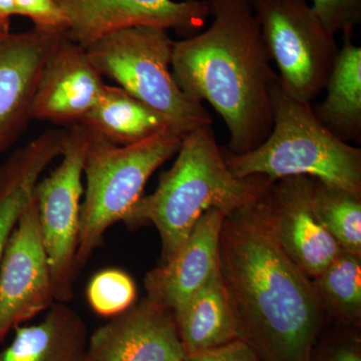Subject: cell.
<instances>
[{
  "instance_id": "obj_19",
  "label": "cell",
  "mask_w": 361,
  "mask_h": 361,
  "mask_svg": "<svg viewBox=\"0 0 361 361\" xmlns=\"http://www.w3.org/2000/svg\"><path fill=\"white\" fill-rule=\"evenodd\" d=\"M78 123L120 146L144 141L172 128L177 129L167 118L122 87L108 85Z\"/></svg>"
},
{
  "instance_id": "obj_25",
  "label": "cell",
  "mask_w": 361,
  "mask_h": 361,
  "mask_svg": "<svg viewBox=\"0 0 361 361\" xmlns=\"http://www.w3.org/2000/svg\"><path fill=\"white\" fill-rule=\"evenodd\" d=\"M325 338L323 330L311 353L310 361H361V342L357 329Z\"/></svg>"
},
{
  "instance_id": "obj_24",
  "label": "cell",
  "mask_w": 361,
  "mask_h": 361,
  "mask_svg": "<svg viewBox=\"0 0 361 361\" xmlns=\"http://www.w3.org/2000/svg\"><path fill=\"white\" fill-rule=\"evenodd\" d=\"M312 8L331 35L353 37L361 23V0H312Z\"/></svg>"
},
{
  "instance_id": "obj_15",
  "label": "cell",
  "mask_w": 361,
  "mask_h": 361,
  "mask_svg": "<svg viewBox=\"0 0 361 361\" xmlns=\"http://www.w3.org/2000/svg\"><path fill=\"white\" fill-rule=\"evenodd\" d=\"M225 214L210 209L199 218L186 241L145 277L147 298L176 315L219 268Z\"/></svg>"
},
{
  "instance_id": "obj_12",
  "label": "cell",
  "mask_w": 361,
  "mask_h": 361,
  "mask_svg": "<svg viewBox=\"0 0 361 361\" xmlns=\"http://www.w3.org/2000/svg\"><path fill=\"white\" fill-rule=\"evenodd\" d=\"M175 315L142 299L97 329L87 342V361H184Z\"/></svg>"
},
{
  "instance_id": "obj_16",
  "label": "cell",
  "mask_w": 361,
  "mask_h": 361,
  "mask_svg": "<svg viewBox=\"0 0 361 361\" xmlns=\"http://www.w3.org/2000/svg\"><path fill=\"white\" fill-rule=\"evenodd\" d=\"M66 135L68 130H47L0 166V262L40 175L63 154Z\"/></svg>"
},
{
  "instance_id": "obj_27",
  "label": "cell",
  "mask_w": 361,
  "mask_h": 361,
  "mask_svg": "<svg viewBox=\"0 0 361 361\" xmlns=\"http://www.w3.org/2000/svg\"><path fill=\"white\" fill-rule=\"evenodd\" d=\"M184 361H262L257 353L246 343L238 339L196 355H186Z\"/></svg>"
},
{
  "instance_id": "obj_17",
  "label": "cell",
  "mask_w": 361,
  "mask_h": 361,
  "mask_svg": "<svg viewBox=\"0 0 361 361\" xmlns=\"http://www.w3.org/2000/svg\"><path fill=\"white\" fill-rule=\"evenodd\" d=\"M0 361H87V326L77 311L54 302L37 324L18 325Z\"/></svg>"
},
{
  "instance_id": "obj_3",
  "label": "cell",
  "mask_w": 361,
  "mask_h": 361,
  "mask_svg": "<svg viewBox=\"0 0 361 361\" xmlns=\"http://www.w3.org/2000/svg\"><path fill=\"white\" fill-rule=\"evenodd\" d=\"M273 182L264 176L233 174L212 125L205 126L185 135L172 168L161 173L154 193L137 201L125 223L155 226L164 263L186 241L206 211L218 209L229 215L258 201Z\"/></svg>"
},
{
  "instance_id": "obj_21",
  "label": "cell",
  "mask_w": 361,
  "mask_h": 361,
  "mask_svg": "<svg viewBox=\"0 0 361 361\" xmlns=\"http://www.w3.org/2000/svg\"><path fill=\"white\" fill-rule=\"evenodd\" d=\"M311 282L324 313L344 326L360 329L361 256L341 250Z\"/></svg>"
},
{
  "instance_id": "obj_9",
  "label": "cell",
  "mask_w": 361,
  "mask_h": 361,
  "mask_svg": "<svg viewBox=\"0 0 361 361\" xmlns=\"http://www.w3.org/2000/svg\"><path fill=\"white\" fill-rule=\"evenodd\" d=\"M56 302L35 195L0 262V344L11 330Z\"/></svg>"
},
{
  "instance_id": "obj_18",
  "label": "cell",
  "mask_w": 361,
  "mask_h": 361,
  "mask_svg": "<svg viewBox=\"0 0 361 361\" xmlns=\"http://www.w3.org/2000/svg\"><path fill=\"white\" fill-rule=\"evenodd\" d=\"M175 319L186 355L241 339L219 268L175 315Z\"/></svg>"
},
{
  "instance_id": "obj_26",
  "label": "cell",
  "mask_w": 361,
  "mask_h": 361,
  "mask_svg": "<svg viewBox=\"0 0 361 361\" xmlns=\"http://www.w3.org/2000/svg\"><path fill=\"white\" fill-rule=\"evenodd\" d=\"M16 16L32 20L35 30L66 33L68 21L56 0H14Z\"/></svg>"
},
{
  "instance_id": "obj_2",
  "label": "cell",
  "mask_w": 361,
  "mask_h": 361,
  "mask_svg": "<svg viewBox=\"0 0 361 361\" xmlns=\"http://www.w3.org/2000/svg\"><path fill=\"white\" fill-rule=\"evenodd\" d=\"M254 0H206L213 20L203 32L174 42L171 71L188 97L207 102L222 116L230 140L226 149L246 154L273 127L271 68Z\"/></svg>"
},
{
  "instance_id": "obj_11",
  "label": "cell",
  "mask_w": 361,
  "mask_h": 361,
  "mask_svg": "<svg viewBox=\"0 0 361 361\" xmlns=\"http://www.w3.org/2000/svg\"><path fill=\"white\" fill-rule=\"evenodd\" d=\"M56 1L68 21L66 37L85 49L108 33L134 26H155L192 37L210 16L206 0Z\"/></svg>"
},
{
  "instance_id": "obj_22",
  "label": "cell",
  "mask_w": 361,
  "mask_h": 361,
  "mask_svg": "<svg viewBox=\"0 0 361 361\" xmlns=\"http://www.w3.org/2000/svg\"><path fill=\"white\" fill-rule=\"evenodd\" d=\"M311 202L320 224L342 250L361 256V196L313 179Z\"/></svg>"
},
{
  "instance_id": "obj_6",
  "label": "cell",
  "mask_w": 361,
  "mask_h": 361,
  "mask_svg": "<svg viewBox=\"0 0 361 361\" xmlns=\"http://www.w3.org/2000/svg\"><path fill=\"white\" fill-rule=\"evenodd\" d=\"M169 30L134 26L99 37L87 47L102 75L111 78L135 99L167 118L185 134L211 126L205 106L187 96L171 71L174 40Z\"/></svg>"
},
{
  "instance_id": "obj_23",
  "label": "cell",
  "mask_w": 361,
  "mask_h": 361,
  "mask_svg": "<svg viewBox=\"0 0 361 361\" xmlns=\"http://www.w3.org/2000/svg\"><path fill=\"white\" fill-rule=\"evenodd\" d=\"M87 298L92 310L104 317L125 312L137 300L135 281L125 271L104 269L90 279Z\"/></svg>"
},
{
  "instance_id": "obj_1",
  "label": "cell",
  "mask_w": 361,
  "mask_h": 361,
  "mask_svg": "<svg viewBox=\"0 0 361 361\" xmlns=\"http://www.w3.org/2000/svg\"><path fill=\"white\" fill-rule=\"evenodd\" d=\"M255 203L225 216L219 270L240 338L262 361H310L324 325L311 279L281 250Z\"/></svg>"
},
{
  "instance_id": "obj_14",
  "label": "cell",
  "mask_w": 361,
  "mask_h": 361,
  "mask_svg": "<svg viewBox=\"0 0 361 361\" xmlns=\"http://www.w3.org/2000/svg\"><path fill=\"white\" fill-rule=\"evenodd\" d=\"M65 33H0V153L13 146L32 121L42 66Z\"/></svg>"
},
{
  "instance_id": "obj_5",
  "label": "cell",
  "mask_w": 361,
  "mask_h": 361,
  "mask_svg": "<svg viewBox=\"0 0 361 361\" xmlns=\"http://www.w3.org/2000/svg\"><path fill=\"white\" fill-rule=\"evenodd\" d=\"M186 135L172 128L144 141L120 146L90 132L84 165L87 190L80 206L75 256L78 272L102 246L106 230L116 222H125L151 176L178 153Z\"/></svg>"
},
{
  "instance_id": "obj_10",
  "label": "cell",
  "mask_w": 361,
  "mask_h": 361,
  "mask_svg": "<svg viewBox=\"0 0 361 361\" xmlns=\"http://www.w3.org/2000/svg\"><path fill=\"white\" fill-rule=\"evenodd\" d=\"M312 185L306 176L274 180L256 203L272 238L310 279L342 250L315 216Z\"/></svg>"
},
{
  "instance_id": "obj_8",
  "label": "cell",
  "mask_w": 361,
  "mask_h": 361,
  "mask_svg": "<svg viewBox=\"0 0 361 361\" xmlns=\"http://www.w3.org/2000/svg\"><path fill=\"white\" fill-rule=\"evenodd\" d=\"M90 130L80 123L68 130L61 161L49 177L39 180L35 198L39 211L40 232L56 302L73 297L78 274L77 256L80 228L82 175Z\"/></svg>"
},
{
  "instance_id": "obj_20",
  "label": "cell",
  "mask_w": 361,
  "mask_h": 361,
  "mask_svg": "<svg viewBox=\"0 0 361 361\" xmlns=\"http://www.w3.org/2000/svg\"><path fill=\"white\" fill-rule=\"evenodd\" d=\"M343 37L327 80L326 97L314 111L320 123L341 141L361 140V49Z\"/></svg>"
},
{
  "instance_id": "obj_7",
  "label": "cell",
  "mask_w": 361,
  "mask_h": 361,
  "mask_svg": "<svg viewBox=\"0 0 361 361\" xmlns=\"http://www.w3.org/2000/svg\"><path fill=\"white\" fill-rule=\"evenodd\" d=\"M254 11L280 84L311 104L325 89L339 47L307 0H254Z\"/></svg>"
},
{
  "instance_id": "obj_4",
  "label": "cell",
  "mask_w": 361,
  "mask_h": 361,
  "mask_svg": "<svg viewBox=\"0 0 361 361\" xmlns=\"http://www.w3.org/2000/svg\"><path fill=\"white\" fill-rule=\"evenodd\" d=\"M273 127L257 148L246 154L222 149L238 178L272 180L306 176L361 196V149L341 141L316 118L311 104L289 96L275 75L269 87Z\"/></svg>"
},
{
  "instance_id": "obj_28",
  "label": "cell",
  "mask_w": 361,
  "mask_h": 361,
  "mask_svg": "<svg viewBox=\"0 0 361 361\" xmlns=\"http://www.w3.org/2000/svg\"><path fill=\"white\" fill-rule=\"evenodd\" d=\"M16 16L14 0H0V33L11 32V20Z\"/></svg>"
},
{
  "instance_id": "obj_13",
  "label": "cell",
  "mask_w": 361,
  "mask_h": 361,
  "mask_svg": "<svg viewBox=\"0 0 361 361\" xmlns=\"http://www.w3.org/2000/svg\"><path fill=\"white\" fill-rule=\"evenodd\" d=\"M104 85L87 49L63 35L42 66L32 120L77 125L99 101Z\"/></svg>"
}]
</instances>
